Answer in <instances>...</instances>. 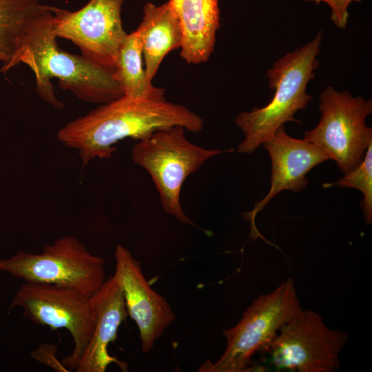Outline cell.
Instances as JSON below:
<instances>
[{
  "label": "cell",
  "mask_w": 372,
  "mask_h": 372,
  "mask_svg": "<svg viewBox=\"0 0 372 372\" xmlns=\"http://www.w3.org/2000/svg\"><path fill=\"white\" fill-rule=\"evenodd\" d=\"M182 126L200 132L204 120L187 107L163 100L119 97L81 116L61 127L57 138L78 152L83 167L96 158L112 156L119 141L143 139L154 132Z\"/></svg>",
  "instance_id": "cell-1"
},
{
  "label": "cell",
  "mask_w": 372,
  "mask_h": 372,
  "mask_svg": "<svg viewBox=\"0 0 372 372\" xmlns=\"http://www.w3.org/2000/svg\"><path fill=\"white\" fill-rule=\"evenodd\" d=\"M53 12L30 30L16 61L27 65L35 76L36 91L47 103L62 110L50 80L56 79L63 90L85 102L104 104L123 96L114 72L83 56L61 50L52 29Z\"/></svg>",
  "instance_id": "cell-2"
},
{
  "label": "cell",
  "mask_w": 372,
  "mask_h": 372,
  "mask_svg": "<svg viewBox=\"0 0 372 372\" xmlns=\"http://www.w3.org/2000/svg\"><path fill=\"white\" fill-rule=\"evenodd\" d=\"M322 36L320 30L311 41L286 53L267 70L268 85L275 90L273 96L265 106L242 111L236 117L235 123L245 136L238 152L251 154L286 122L300 123L294 115L305 110L313 98L307 92V87L320 66L317 56Z\"/></svg>",
  "instance_id": "cell-3"
},
{
  "label": "cell",
  "mask_w": 372,
  "mask_h": 372,
  "mask_svg": "<svg viewBox=\"0 0 372 372\" xmlns=\"http://www.w3.org/2000/svg\"><path fill=\"white\" fill-rule=\"evenodd\" d=\"M182 126L154 132L138 140L131 156L135 164L150 175L158 191L163 210L180 223L196 227L183 210L180 195L183 183L209 158L234 149H209L190 142Z\"/></svg>",
  "instance_id": "cell-4"
},
{
  "label": "cell",
  "mask_w": 372,
  "mask_h": 372,
  "mask_svg": "<svg viewBox=\"0 0 372 372\" xmlns=\"http://www.w3.org/2000/svg\"><path fill=\"white\" fill-rule=\"evenodd\" d=\"M302 309L293 279L254 298L233 327L223 331L227 347L220 358L207 360L198 371L241 372L251 369L256 352L267 349L279 329Z\"/></svg>",
  "instance_id": "cell-5"
},
{
  "label": "cell",
  "mask_w": 372,
  "mask_h": 372,
  "mask_svg": "<svg viewBox=\"0 0 372 372\" xmlns=\"http://www.w3.org/2000/svg\"><path fill=\"white\" fill-rule=\"evenodd\" d=\"M105 263L77 238L68 235L40 253L19 251L0 259V271L25 282L72 288L91 296L106 280Z\"/></svg>",
  "instance_id": "cell-6"
},
{
  "label": "cell",
  "mask_w": 372,
  "mask_h": 372,
  "mask_svg": "<svg viewBox=\"0 0 372 372\" xmlns=\"http://www.w3.org/2000/svg\"><path fill=\"white\" fill-rule=\"evenodd\" d=\"M320 118L304 134V140L324 152L347 174L362 161L372 143V129L366 124L372 101L327 86L319 95Z\"/></svg>",
  "instance_id": "cell-7"
},
{
  "label": "cell",
  "mask_w": 372,
  "mask_h": 372,
  "mask_svg": "<svg viewBox=\"0 0 372 372\" xmlns=\"http://www.w3.org/2000/svg\"><path fill=\"white\" fill-rule=\"evenodd\" d=\"M17 307L36 324L70 333L74 348L61 362L74 371L94 324L91 296L72 288L25 282L14 293L9 309Z\"/></svg>",
  "instance_id": "cell-8"
},
{
  "label": "cell",
  "mask_w": 372,
  "mask_h": 372,
  "mask_svg": "<svg viewBox=\"0 0 372 372\" xmlns=\"http://www.w3.org/2000/svg\"><path fill=\"white\" fill-rule=\"evenodd\" d=\"M347 340L345 331L329 329L320 313L301 309L281 326L267 350L280 369L335 372L340 367L339 355Z\"/></svg>",
  "instance_id": "cell-9"
},
{
  "label": "cell",
  "mask_w": 372,
  "mask_h": 372,
  "mask_svg": "<svg viewBox=\"0 0 372 372\" xmlns=\"http://www.w3.org/2000/svg\"><path fill=\"white\" fill-rule=\"evenodd\" d=\"M122 5L123 0H90L73 12L52 7L53 32L75 44L83 57L114 72L127 34L123 28Z\"/></svg>",
  "instance_id": "cell-10"
},
{
  "label": "cell",
  "mask_w": 372,
  "mask_h": 372,
  "mask_svg": "<svg viewBox=\"0 0 372 372\" xmlns=\"http://www.w3.org/2000/svg\"><path fill=\"white\" fill-rule=\"evenodd\" d=\"M114 273L121 285L127 314L139 330L141 350L148 353L175 320L166 299L147 281L140 262L130 251L118 245L114 252Z\"/></svg>",
  "instance_id": "cell-11"
},
{
  "label": "cell",
  "mask_w": 372,
  "mask_h": 372,
  "mask_svg": "<svg viewBox=\"0 0 372 372\" xmlns=\"http://www.w3.org/2000/svg\"><path fill=\"white\" fill-rule=\"evenodd\" d=\"M271 161V187L267 194L245 214L251 225L253 240H265L256 227L257 214L279 192L290 190L299 192L307 185V174L318 164L329 160L327 154L313 144L289 136L285 125L279 127L263 144Z\"/></svg>",
  "instance_id": "cell-12"
},
{
  "label": "cell",
  "mask_w": 372,
  "mask_h": 372,
  "mask_svg": "<svg viewBox=\"0 0 372 372\" xmlns=\"http://www.w3.org/2000/svg\"><path fill=\"white\" fill-rule=\"evenodd\" d=\"M94 324L90 339L74 369L76 372H105L116 364L126 371L127 366L108 351L117 331L127 315L121 285L114 273L91 296Z\"/></svg>",
  "instance_id": "cell-13"
},
{
  "label": "cell",
  "mask_w": 372,
  "mask_h": 372,
  "mask_svg": "<svg viewBox=\"0 0 372 372\" xmlns=\"http://www.w3.org/2000/svg\"><path fill=\"white\" fill-rule=\"evenodd\" d=\"M183 32L180 55L188 64L207 62L220 28L219 0H172Z\"/></svg>",
  "instance_id": "cell-14"
},
{
  "label": "cell",
  "mask_w": 372,
  "mask_h": 372,
  "mask_svg": "<svg viewBox=\"0 0 372 372\" xmlns=\"http://www.w3.org/2000/svg\"><path fill=\"white\" fill-rule=\"evenodd\" d=\"M136 30L141 40L147 76L152 81L165 56L180 48L183 41L182 29L172 0L160 6L145 3L143 19Z\"/></svg>",
  "instance_id": "cell-15"
},
{
  "label": "cell",
  "mask_w": 372,
  "mask_h": 372,
  "mask_svg": "<svg viewBox=\"0 0 372 372\" xmlns=\"http://www.w3.org/2000/svg\"><path fill=\"white\" fill-rule=\"evenodd\" d=\"M52 7L39 0H0V72L6 73L16 66L28 34Z\"/></svg>",
  "instance_id": "cell-16"
},
{
  "label": "cell",
  "mask_w": 372,
  "mask_h": 372,
  "mask_svg": "<svg viewBox=\"0 0 372 372\" xmlns=\"http://www.w3.org/2000/svg\"><path fill=\"white\" fill-rule=\"evenodd\" d=\"M114 75L125 96L145 100L165 99V90L155 87L147 76L141 40L136 30L127 34L124 39Z\"/></svg>",
  "instance_id": "cell-17"
},
{
  "label": "cell",
  "mask_w": 372,
  "mask_h": 372,
  "mask_svg": "<svg viewBox=\"0 0 372 372\" xmlns=\"http://www.w3.org/2000/svg\"><path fill=\"white\" fill-rule=\"evenodd\" d=\"M335 184L339 187L355 188L362 193L364 217L366 224L370 225L372 222V143L368 147L360 163Z\"/></svg>",
  "instance_id": "cell-18"
},
{
  "label": "cell",
  "mask_w": 372,
  "mask_h": 372,
  "mask_svg": "<svg viewBox=\"0 0 372 372\" xmlns=\"http://www.w3.org/2000/svg\"><path fill=\"white\" fill-rule=\"evenodd\" d=\"M319 4L322 2L327 3L331 10L330 19L334 25L340 29H344L349 18V7L352 2L362 0H302Z\"/></svg>",
  "instance_id": "cell-19"
},
{
  "label": "cell",
  "mask_w": 372,
  "mask_h": 372,
  "mask_svg": "<svg viewBox=\"0 0 372 372\" xmlns=\"http://www.w3.org/2000/svg\"><path fill=\"white\" fill-rule=\"evenodd\" d=\"M56 351L57 347L56 345L43 343L31 353V356L37 362L48 365L56 371H70L61 363V360L56 358Z\"/></svg>",
  "instance_id": "cell-20"
}]
</instances>
